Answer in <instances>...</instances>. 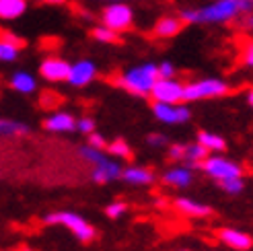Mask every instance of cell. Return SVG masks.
I'll return each instance as SVG.
<instances>
[{
  "instance_id": "6da1fadb",
  "label": "cell",
  "mask_w": 253,
  "mask_h": 251,
  "mask_svg": "<svg viewBox=\"0 0 253 251\" xmlns=\"http://www.w3.org/2000/svg\"><path fill=\"white\" fill-rule=\"evenodd\" d=\"M253 10V0H216L202 8L181 10V19L185 23H229L237 17Z\"/></svg>"
},
{
  "instance_id": "7a4b0ae2",
  "label": "cell",
  "mask_w": 253,
  "mask_h": 251,
  "mask_svg": "<svg viewBox=\"0 0 253 251\" xmlns=\"http://www.w3.org/2000/svg\"><path fill=\"white\" fill-rule=\"evenodd\" d=\"M159 79L161 77H159V66L157 64H142V66L130 68L128 72L120 74L116 83L132 95L146 97V95L153 93V86Z\"/></svg>"
},
{
  "instance_id": "3957f363",
  "label": "cell",
  "mask_w": 253,
  "mask_h": 251,
  "mask_svg": "<svg viewBox=\"0 0 253 251\" xmlns=\"http://www.w3.org/2000/svg\"><path fill=\"white\" fill-rule=\"evenodd\" d=\"M45 222L47 224H62V227H66L68 231L74 233L79 241L83 243H88L93 241L95 237V229L88 224L81 214L77 212H68V210H60V212H52V214L45 216Z\"/></svg>"
},
{
  "instance_id": "277c9868",
  "label": "cell",
  "mask_w": 253,
  "mask_h": 251,
  "mask_svg": "<svg viewBox=\"0 0 253 251\" xmlns=\"http://www.w3.org/2000/svg\"><path fill=\"white\" fill-rule=\"evenodd\" d=\"M101 23L105 27L118 31V33H124V31H130L132 25H134V12L128 4L124 2H113L109 6H105L101 10Z\"/></svg>"
},
{
  "instance_id": "5b68a950",
  "label": "cell",
  "mask_w": 253,
  "mask_h": 251,
  "mask_svg": "<svg viewBox=\"0 0 253 251\" xmlns=\"http://www.w3.org/2000/svg\"><path fill=\"white\" fill-rule=\"evenodd\" d=\"M229 93V84L218 79H204L185 84V101H200V99L222 97Z\"/></svg>"
},
{
  "instance_id": "8992f818",
  "label": "cell",
  "mask_w": 253,
  "mask_h": 251,
  "mask_svg": "<svg viewBox=\"0 0 253 251\" xmlns=\"http://www.w3.org/2000/svg\"><path fill=\"white\" fill-rule=\"evenodd\" d=\"M202 171H206L212 179L222 181V179H231V177H241V167L237 163L224 159V157H206L202 161Z\"/></svg>"
},
{
  "instance_id": "52a82bcc",
  "label": "cell",
  "mask_w": 253,
  "mask_h": 251,
  "mask_svg": "<svg viewBox=\"0 0 253 251\" xmlns=\"http://www.w3.org/2000/svg\"><path fill=\"white\" fill-rule=\"evenodd\" d=\"M150 97L161 103H181L185 101V84L175 79H159L153 86Z\"/></svg>"
},
{
  "instance_id": "ba28073f",
  "label": "cell",
  "mask_w": 253,
  "mask_h": 251,
  "mask_svg": "<svg viewBox=\"0 0 253 251\" xmlns=\"http://www.w3.org/2000/svg\"><path fill=\"white\" fill-rule=\"evenodd\" d=\"M81 155L86 159V161H91L95 167H99V169H103L107 175H109V179L113 181V179H120L122 177V167L118 165L116 161H109L105 155H103V150L101 148H95V146H81Z\"/></svg>"
},
{
  "instance_id": "9c48e42d",
  "label": "cell",
  "mask_w": 253,
  "mask_h": 251,
  "mask_svg": "<svg viewBox=\"0 0 253 251\" xmlns=\"http://www.w3.org/2000/svg\"><path fill=\"white\" fill-rule=\"evenodd\" d=\"M153 114L159 122H165V124H183L189 120V109L185 105H177V103L155 101Z\"/></svg>"
},
{
  "instance_id": "30bf717a",
  "label": "cell",
  "mask_w": 253,
  "mask_h": 251,
  "mask_svg": "<svg viewBox=\"0 0 253 251\" xmlns=\"http://www.w3.org/2000/svg\"><path fill=\"white\" fill-rule=\"evenodd\" d=\"M40 74L49 81V83H62V81H68V74H70V64L66 60L56 58V56H49L42 62L40 66Z\"/></svg>"
},
{
  "instance_id": "8fae6325",
  "label": "cell",
  "mask_w": 253,
  "mask_h": 251,
  "mask_svg": "<svg viewBox=\"0 0 253 251\" xmlns=\"http://www.w3.org/2000/svg\"><path fill=\"white\" fill-rule=\"evenodd\" d=\"M97 77V68L91 60H79L77 64L70 66L68 74V83L72 86H86L93 79Z\"/></svg>"
},
{
  "instance_id": "7c38bea8",
  "label": "cell",
  "mask_w": 253,
  "mask_h": 251,
  "mask_svg": "<svg viewBox=\"0 0 253 251\" xmlns=\"http://www.w3.org/2000/svg\"><path fill=\"white\" fill-rule=\"evenodd\" d=\"M183 25H185V21L181 17H173V15L161 17L153 27V35L161 37V40H169V37H175L183 29Z\"/></svg>"
},
{
  "instance_id": "4fadbf2b",
  "label": "cell",
  "mask_w": 253,
  "mask_h": 251,
  "mask_svg": "<svg viewBox=\"0 0 253 251\" xmlns=\"http://www.w3.org/2000/svg\"><path fill=\"white\" fill-rule=\"evenodd\" d=\"M218 239L224 243V245H229L231 249L235 251H247L253 247V239L243 233V231H237V229H222L218 233Z\"/></svg>"
},
{
  "instance_id": "5bb4252c",
  "label": "cell",
  "mask_w": 253,
  "mask_h": 251,
  "mask_svg": "<svg viewBox=\"0 0 253 251\" xmlns=\"http://www.w3.org/2000/svg\"><path fill=\"white\" fill-rule=\"evenodd\" d=\"M43 128L47 132H72L77 130V120H74L70 114H66V111H58V114L49 116L45 122H43Z\"/></svg>"
},
{
  "instance_id": "9a60e30c",
  "label": "cell",
  "mask_w": 253,
  "mask_h": 251,
  "mask_svg": "<svg viewBox=\"0 0 253 251\" xmlns=\"http://www.w3.org/2000/svg\"><path fill=\"white\" fill-rule=\"evenodd\" d=\"M175 208L179 210L181 214L192 216V218H202V216H210L212 214V208L208 204L196 202V200H189V198H177L175 200Z\"/></svg>"
},
{
  "instance_id": "2e32d148",
  "label": "cell",
  "mask_w": 253,
  "mask_h": 251,
  "mask_svg": "<svg viewBox=\"0 0 253 251\" xmlns=\"http://www.w3.org/2000/svg\"><path fill=\"white\" fill-rule=\"evenodd\" d=\"M163 181L173 185V187H187L194 181V175H192V169L189 167H175L163 175Z\"/></svg>"
},
{
  "instance_id": "e0dca14e",
  "label": "cell",
  "mask_w": 253,
  "mask_h": 251,
  "mask_svg": "<svg viewBox=\"0 0 253 251\" xmlns=\"http://www.w3.org/2000/svg\"><path fill=\"white\" fill-rule=\"evenodd\" d=\"M122 179L132 183V185H148V183L155 181V175L142 167H128V169L122 171Z\"/></svg>"
},
{
  "instance_id": "ac0fdd59",
  "label": "cell",
  "mask_w": 253,
  "mask_h": 251,
  "mask_svg": "<svg viewBox=\"0 0 253 251\" xmlns=\"http://www.w3.org/2000/svg\"><path fill=\"white\" fill-rule=\"evenodd\" d=\"M27 10V0H0V19L10 21Z\"/></svg>"
},
{
  "instance_id": "d6986e66",
  "label": "cell",
  "mask_w": 253,
  "mask_h": 251,
  "mask_svg": "<svg viewBox=\"0 0 253 251\" xmlns=\"http://www.w3.org/2000/svg\"><path fill=\"white\" fill-rule=\"evenodd\" d=\"M10 86H12L15 91L23 93V95H29V93L35 91L37 83H35V79L31 77L29 72H15V74L10 77Z\"/></svg>"
},
{
  "instance_id": "ffe728a7",
  "label": "cell",
  "mask_w": 253,
  "mask_h": 251,
  "mask_svg": "<svg viewBox=\"0 0 253 251\" xmlns=\"http://www.w3.org/2000/svg\"><path fill=\"white\" fill-rule=\"evenodd\" d=\"M210 150L204 146V144H187L185 146V161H187V167L189 169H194V167H200L202 165V161H204L208 157Z\"/></svg>"
},
{
  "instance_id": "44dd1931",
  "label": "cell",
  "mask_w": 253,
  "mask_h": 251,
  "mask_svg": "<svg viewBox=\"0 0 253 251\" xmlns=\"http://www.w3.org/2000/svg\"><path fill=\"white\" fill-rule=\"evenodd\" d=\"M25 134H29V126L15 120H0V136L2 138H17Z\"/></svg>"
},
{
  "instance_id": "7402d4cb",
  "label": "cell",
  "mask_w": 253,
  "mask_h": 251,
  "mask_svg": "<svg viewBox=\"0 0 253 251\" xmlns=\"http://www.w3.org/2000/svg\"><path fill=\"white\" fill-rule=\"evenodd\" d=\"M91 35L93 40L101 42V43H118L120 42V33L113 31L109 27H105V25H99V27H93L91 29Z\"/></svg>"
},
{
  "instance_id": "603a6c76",
  "label": "cell",
  "mask_w": 253,
  "mask_h": 251,
  "mask_svg": "<svg viewBox=\"0 0 253 251\" xmlns=\"http://www.w3.org/2000/svg\"><path fill=\"white\" fill-rule=\"evenodd\" d=\"M198 142L204 144L208 150H224L226 148L224 138H220L218 134H212V132H200L198 134Z\"/></svg>"
},
{
  "instance_id": "cb8c5ba5",
  "label": "cell",
  "mask_w": 253,
  "mask_h": 251,
  "mask_svg": "<svg viewBox=\"0 0 253 251\" xmlns=\"http://www.w3.org/2000/svg\"><path fill=\"white\" fill-rule=\"evenodd\" d=\"M107 150H109V155L120 157V159H130L132 157V148L128 146V142H126V140H122V138H118L116 142H111L107 146Z\"/></svg>"
},
{
  "instance_id": "d4e9b609",
  "label": "cell",
  "mask_w": 253,
  "mask_h": 251,
  "mask_svg": "<svg viewBox=\"0 0 253 251\" xmlns=\"http://www.w3.org/2000/svg\"><path fill=\"white\" fill-rule=\"evenodd\" d=\"M19 49H21L19 45L0 40V62H12V60H17Z\"/></svg>"
},
{
  "instance_id": "484cf974",
  "label": "cell",
  "mask_w": 253,
  "mask_h": 251,
  "mask_svg": "<svg viewBox=\"0 0 253 251\" xmlns=\"http://www.w3.org/2000/svg\"><path fill=\"white\" fill-rule=\"evenodd\" d=\"M220 187L226 192V194H241L243 192V187H245V183H243V179L241 177H231V179H222L220 181Z\"/></svg>"
},
{
  "instance_id": "4316f807",
  "label": "cell",
  "mask_w": 253,
  "mask_h": 251,
  "mask_svg": "<svg viewBox=\"0 0 253 251\" xmlns=\"http://www.w3.org/2000/svg\"><path fill=\"white\" fill-rule=\"evenodd\" d=\"M124 212H126V204L124 202H111V204L105 206V214L109 218H120Z\"/></svg>"
},
{
  "instance_id": "83f0119b",
  "label": "cell",
  "mask_w": 253,
  "mask_h": 251,
  "mask_svg": "<svg viewBox=\"0 0 253 251\" xmlns=\"http://www.w3.org/2000/svg\"><path fill=\"white\" fill-rule=\"evenodd\" d=\"M77 130L83 132V134H91V132H95V122L91 118L77 120Z\"/></svg>"
},
{
  "instance_id": "f1b7e54d",
  "label": "cell",
  "mask_w": 253,
  "mask_h": 251,
  "mask_svg": "<svg viewBox=\"0 0 253 251\" xmlns=\"http://www.w3.org/2000/svg\"><path fill=\"white\" fill-rule=\"evenodd\" d=\"M243 64L253 68V42H247L243 45Z\"/></svg>"
},
{
  "instance_id": "f546056e",
  "label": "cell",
  "mask_w": 253,
  "mask_h": 251,
  "mask_svg": "<svg viewBox=\"0 0 253 251\" xmlns=\"http://www.w3.org/2000/svg\"><path fill=\"white\" fill-rule=\"evenodd\" d=\"M88 144L95 146V148H101V150H103V148L107 146L105 138L101 136V134H97V132H91V134H88Z\"/></svg>"
},
{
  "instance_id": "4dcf8cb0",
  "label": "cell",
  "mask_w": 253,
  "mask_h": 251,
  "mask_svg": "<svg viewBox=\"0 0 253 251\" xmlns=\"http://www.w3.org/2000/svg\"><path fill=\"white\" fill-rule=\"evenodd\" d=\"M169 157L179 161V159H185V144H171L169 146Z\"/></svg>"
},
{
  "instance_id": "1f68e13d",
  "label": "cell",
  "mask_w": 253,
  "mask_h": 251,
  "mask_svg": "<svg viewBox=\"0 0 253 251\" xmlns=\"http://www.w3.org/2000/svg\"><path fill=\"white\" fill-rule=\"evenodd\" d=\"M173 74H175L173 64H169V62H163V64H159V77L161 79H173Z\"/></svg>"
},
{
  "instance_id": "d6a6232c",
  "label": "cell",
  "mask_w": 253,
  "mask_h": 251,
  "mask_svg": "<svg viewBox=\"0 0 253 251\" xmlns=\"http://www.w3.org/2000/svg\"><path fill=\"white\" fill-rule=\"evenodd\" d=\"M91 179H93L95 183H107V181H111V179H109V175H107L103 169H99V167H95V169H93Z\"/></svg>"
},
{
  "instance_id": "836d02e7",
  "label": "cell",
  "mask_w": 253,
  "mask_h": 251,
  "mask_svg": "<svg viewBox=\"0 0 253 251\" xmlns=\"http://www.w3.org/2000/svg\"><path fill=\"white\" fill-rule=\"evenodd\" d=\"M0 40L10 42V43H15V45H19V47H23V45H25V42L21 40V37L12 35V33H8V31H4V29H0Z\"/></svg>"
},
{
  "instance_id": "e575fe53",
  "label": "cell",
  "mask_w": 253,
  "mask_h": 251,
  "mask_svg": "<svg viewBox=\"0 0 253 251\" xmlns=\"http://www.w3.org/2000/svg\"><path fill=\"white\" fill-rule=\"evenodd\" d=\"M239 25H241L243 29H247V31H253V10L241 15V21H239Z\"/></svg>"
},
{
  "instance_id": "d590c367",
  "label": "cell",
  "mask_w": 253,
  "mask_h": 251,
  "mask_svg": "<svg viewBox=\"0 0 253 251\" xmlns=\"http://www.w3.org/2000/svg\"><path fill=\"white\" fill-rule=\"evenodd\" d=\"M165 142H167V138L163 136V134H150L148 136V144L150 146H163Z\"/></svg>"
},
{
  "instance_id": "8d00e7d4",
  "label": "cell",
  "mask_w": 253,
  "mask_h": 251,
  "mask_svg": "<svg viewBox=\"0 0 253 251\" xmlns=\"http://www.w3.org/2000/svg\"><path fill=\"white\" fill-rule=\"evenodd\" d=\"M40 2H45V4H64L66 0H40Z\"/></svg>"
},
{
  "instance_id": "74e56055",
  "label": "cell",
  "mask_w": 253,
  "mask_h": 251,
  "mask_svg": "<svg viewBox=\"0 0 253 251\" xmlns=\"http://www.w3.org/2000/svg\"><path fill=\"white\" fill-rule=\"evenodd\" d=\"M247 101H249V105L253 107V89L249 91V95H247Z\"/></svg>"
},
{
  "instance_id": "f35d334b",
  "label": "cell",
  "mask_w": 253,
  "mask_h": 251,
  "mask_svg": "<svg viewBox=\"0 0 253 251\" xmlns=\"http://www.w3.org/2000/svg\"><path fill=\"white\" fill-rule=\"evenodd\" d=\"M111 2H122V0H111Z\"/></svg>"
}]
</instances>
